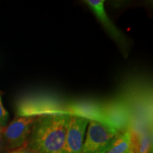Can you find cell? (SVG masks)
Returning <instances> with one entry per match:
<instances>
[{"label":"cell","instance_id":"cell-1","mask_svg":"<svg viewBox=\"0 0 153 153\" xmlns=\"http://www.w3.org/2000/svg\"><path fill=\"white\" fill-rule=\"evenodd\" d=\"M70 115L68 112L54 111L38 116L26 148L34 153H63Z\"/></svg>","mask_w":153,"mask_h":153},{"label":"cell","instance_id":"cell-2","mask_svg":"<svg viewBox=\"0 0 153 153\" xmlns=\"http://www.w3.org/2000/svg\"><path fill=\"white\" fill-rule=\"evenodd\" d=\"M120 133L104 122L89 120L82 153H105Z\"/></svg>","mask_w":153,"mask_h":153},{"label":"cell","instance_id":"cell-3","mask_svg":"<svg viewBox=\"0 0 153 153\" xmlns=\"http://www.w3.org/2000/svg\"><path fill=\"white\" fill-rule=\"evenodd\" d=\"M36 118L17 116L7 125L3 129V136L7 150L12 151L26 146Z\"/></svg>","mask_w":153,"mask_h":153},{"label":"cell","instance_id":"cell-4","mask_svg":"<svg viewBox=\"0 0 153 153\" xmlns=\"http://www.w3.org/2000/svg\"><path fill=\"white\" fill-rule=\"evenodd\" d=\"M89 120L70 114L63 153H82L85 131Z\"/></svg>","mask_w":153,"mask_h":153},{"label":"cell","instance_id":"cell-5","mask_svg":"<svg viewBox=\"0 0 153 153\" xmlns=\"http://www.w3.org/2000/svg\"><path fill=\"white\" fill-rule=\"evenodd\" d=\"M85 2H86L89 8L91 9V11L94 13L96 16L104 26L105 29L111 36V37L115 41L117 42L120 47H125L127 45L126 38L107 15L104 9V0H87Z\"/></svg>","mask_w":153,"mask_h":153},{"label":"cell","instance_id":"cell-6","mask_svg":"<svg viewBox=\"0 0 153 153\" xmlns=\"http://www.w3.org/2000/svg\"><path fill=\"white\" fill-rule=\"evenodd\" d=\"M105 153H135L131 130L120 133Z\"/></svg>","mask_w":153,"mask_h":153},{"label":"cell","instance_id":"cell-7","mask_svg":"<svg viewBox=\"0 0 153 153\" xmlns=\"http://www.w3.org/2000/svg\"><path fill=\"white\" fill-rule=\"evenodd\" d=\"M135 153H150L152 146V135L150 132L147 130L132 131Z\"/></svg>","mask_w":153,"mask_h":153},{"label":"cell","instance_id":"cell-8","mask_svg":"<svg viewBox=\"0 0 153 153\" xmlns=\"http://www.w3.org/2000/svg\"><path fill=\"white\" fill-rule=\"evenodd\" d=\"M9 117V113L5 109L3 106L1 94L0 93V128L4 129L7 125Z\"/></svg>","mask_w":153,"mask_h":153},{"label":"cell","instance_id":"cell-9","mask_svg":"<svg viewBox=\"0 0 153 153\" xmlns=\"http://www.w3.org/2000/svg\"><path fill=\"white\" fill-rule=\"evenodd\" d=\"M9 151L6 146L4 139L3 136V129L0 128V153H7Z\"/></svg>","mask_w":153,"mask_h":153},{"label":"cell","instance_id":"cell-10","mask_svg":"<svg viewBox=\"0 0 153 153\" xmlns=\"http://www.w3.org/2000/svg\"><path fill=\"white\" fill-rule=\"evenodd\" d=\"M17 153H34V152H32L31 150H28V149L25 146L24 148H19L18 151H17Z\"/></svg>","mask_w":153,"mask_h":153},{"label":"cell","instance_id":"cell-11","mask_svg":"<svg viewBox=\"0 0 153 153\" xmlns=\"http://www.w3.org/2000/svg\"><path fill=\"white\" fill-rule=\"evenodd\" d=\"M19 150V149H18ZM18 150H12V151H9V152H8L7 153H17V151H18Z\"/></svg>","mask_w":153,"mask_h":153}]
</instances>
